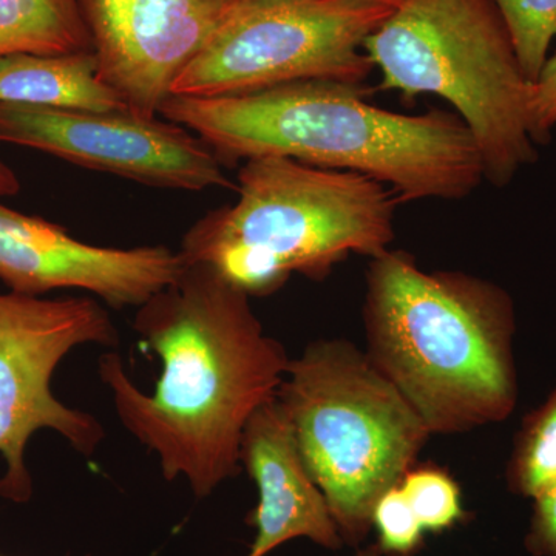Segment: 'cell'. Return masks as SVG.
Returning a JSON list of instances; mask_svg holds the SVG:
<instances>
[{
    "label": "cell",
    "mask_w": 556,
    "mask_h": 556,
    "mask_svg": "<svg viewBox=\"0 0 556 556\" xmlns=\"http://www.w3.org/2000/svg\"><path fill=\"white\" fill-rule=\"evenodd\" d=\"M93 51L78 0H0V60Z\"/></svg>",
    "instance_id": "cell-14"
},
{
    "label": "cell",
    "mask_w": 556,
    "mask_h": 556,
    "mask_svg": "<svg viewBox=\"0 0 556 556\" xmlns=\"http://www.w3.org/2000/svg\"><path fill=\"white\" fill-rule=\"evenodd\" d=\"M399 486L426 533L445 532L466 517L459 485L444 468L416 464Z\"/></svg>",
    "instance_id": "cell-17"
},
{
    "label": "cell",
    "mask_w": 556,
    "mask_h": 556,
    "mask_svg": "<svg viewBox=\"0 0 556 556\" xmlns=\"http://www.w3.org/2000/svg\"><path fill=\"white\" fill-rule=\"evenodd\" d=\"M356 556H386V554L380 551L378 544H372V546L358 548Z\"/></svg>",
    "instance_id": "cell-22"
},
{
    "label": "cell",
    "mask_w": 556,
    "mask_h": 556,
    "mask_svg": "<svg viewBox=\"0 0 556 556\" xmlns=\"http://www.w3.org/2000/svg\"><path fill=\"white\" fill-rule=\"evenodd\" d=\"M0 102L75 112H130L118 91L102 83L94 51L2 58Z\"/></svg>",
    "instance_id": "cell-13"
},
{
    "label": "cell",
    "mask_w": 556,
    "mask_h": 556,
    "mask_svg": "<svg viewBox=\"0 0 556 556\" xmlns=\"http://www.w3.org/2000/svg\"><path fill=\"white\" fill-rule=\"evenodd\" d=\"M364 84L299 80L236 97H169L160 113L195 131L223 164L287 156L358 172L401 203L463 200L485 178L473 135L453 112L404 115L376 108Z\"/></svg>",
    "instance_id": "cell-2"
},
{
    "label": "cell",
    "mask_w": 556,
    "mask_h": 556,
    "mask_svg": "<svg viewBox=\"0 0 556 556\" xmlns=\"http://www.w3.org/2000/svg\"><path fill=\"white\" fill-rule=\"evenodd\" d=\"M556 127V53L547 58L532 86L529 104V134L535 144H547Z\"/></svg>",
    "instance_id": "cell-19"
},
{
    "label": "cell",
    "mask_w": 556,
    "mask_h": 556,
    "mask_svg": "<svg viewBox=\"0 0 556 556\" xmlns=\"http://www.w3.org/2000/svg\"><path fill=\"white\" fill-rule=\"evenodd\" d=\"M277 402L343 543L361 546L379 497L416 466L426 424L365 350L342 339L291 358Z\"/></svg>",
    "instance_id": "cell-5"
},
{
    "label": "cell",
    "mask_w": 556,
    "mask_h": 556,
    "mask_svg": "<svg viewBox=\"0 0 556 556\" xmlns=\"http://www.w3.org/2000/svg\"><path fill=\"white\" fill-rule=\"evenodd\" d=\"M241 466L258 492L257 507L249 518L257 533L247 556H266L298 538L329 551L345 544L277 399L249 420L241 441Z\"/></svg>",
    "instance_id": "cell-12"
},
{
    "label": "cell",
    "mask_w": 556,
    "mask_h": 556,
    "mask_svg": "<svg viewBox=\"0 0 556 556\" xmlns=\"http://www.w3.org/2000/svg\"><path fill=\"white\" fill-rule=\"evenodd\" d=\"M367 356L431 434L504 422L517 408L514 300L463 270H426L402 249L371 258Z\"/></svg>",
    "instance_id": "cell-3"
},
{
    "label": "cell",
    "mask_w": 556,
    "mask_h": 556,
    "mask_svg": "<svg viewBox=\"0 0 556 556\" xmlns=\"http://www.w3.org/2000/svg\"><path fill=\"white\" fill-rule=\"evenodd\" d=\"M249 299L211 269L188 265L135 318L163 362L155 391L142 393L118 354L100 358L121 424L159 456L167 481L185 477L197 497L239 473L248 422L276 401L291 361Z\"/></svg>",
    "instance_id": "cell-1"
},
{
    "label": "cell",
    "mask_w": 556,
    "mask_h": 556,
    "mask_svg": "<svg viewBox=\"0 0 556 556\" xmlns=\"http://www.w3.org/2000/svg\"><path fill=\"white\" fill-rule=\"evenodd\" d=\"M393 9L368 0H239L170 97L219 98L299 83L364 84L365 40Z\"/></svg>",
    "instance_id": "cell-7"
},
{
    "label": "cell",
    "mask_w": 556,
    "mask_h": 556,
    "mask_svg": "<svg viewBox=\"0 0 556 556\" xmlns=\"http://www.w3.org/2000/svg\"><path fill=\"white\" fill-rule=\"evenodd\" d=\"M98 75L135 115L155 118L170 87L239 0H78Z\"/></svg>",
    "instance_id": "cell-10"
},
{
    "label": "cell",
    "mask_w": 556,
    "mask_h": 556,
    "mask_svg": "<svg viewBox=\"0 0 556 556\" xmlns=\"http://www.w3.org/2000/svg\"><path fill=\"white\" fill-rule=\"evenodd\" d=\"M378 546L386 556H412L424 546L426 530L409 507L401 486H391L379 497L371 515Z\"/></svg>",
    "instance_id": "cell-18"
},
{
    "label": "cell",
    "mask_w": 556,
    "mask_h": 556,
    "mask_svg": "<svg viewBox=\"0 0 556 556\" xmlns=\"http://www.w3.org/2000/svg\"><path fill=\"white\" fill-rule=\"evenodd\" d=\"M188 268L166 247L115 249L73 239L67 230L0 204V280L13 292L89 291L113 308L148 303Z\"/></svg>",
    "instance_id": "cell-11"
},
{
    "label": "cell",
    "mask_w": 556,
    "mask_h": 556,
    "mask_svg": "<svg viewBox=\"0 0 556 556\" xmlns=\"http://www.w3.org/2000/svg\"><path fill=\"white\" fill-rule=\"evenodd\" d=\"M0 141L156 188L236 189L222 160L175 123L131 112H75L0 102Z\"/></svg>",
    "instance_id": "cell-9"
},
{
    "label": "cell",
    "mask_w": 556,
    "mask_h": 556,
    "mask_svg": "<svg viewBox=\"0 0 556 556\" xmlns=\"http://www.w3.org/2000/svg\"><path fill=\"white\" fill-rule=\"evenodd\" d=\"M20 179L13 174L10 167L0 163V197L14 195L20 192Z\"/></svg>",
    "instance_id": "cell-21"
},
{
    "label": "cell",
    "mask_w": 556,
    "mask_h": 556,
    "mask_svg": "<svg viewBox=\"0 0 556 556\" xmlns=\"http://www.w3.org/2000/svg\"><path fill=\"white\" fill-rule=\"evenodd\" d=\"M239 185V201L199 219L179 254L249 298L274 294L292 274L324 280L350 255L378 257L396 237V192L358 172L258 156Z\"/></svg>",
    "instance_id": "cell-4"
},
{
    "label": "cell",
    "mask_w": 556,
    "mask_h": 556,
    "mask_svg": "<svg viewBox=\"0 0 556 556\" xmlns=\"http://www.w3.org/2000/svg\"><path fill=\"white\" fill-rule=\"evenodd\" d=\"M380 90L434 94L466 123L485 179L507 186L536 161L529 134L532 86L495 0H402L364 43Z\"/></svg>",
    "instance_id": "cell-6"
},
{
    "label": "cell",
    "mask_w": 556,
    "mask_h": 556,
    "mask_svg": "<svg viewBox=\"0 0 556 556\" xmlns=\"http://www.w3.org/2000/svg\"><path fill=\"white\" fill-rule=\"evenodd\" d=\"M87 343H118L112 318L93 299L0 294V455L7 464L0 495L7 500H30L25 450L36 431L50 428L86 456L100 447L101 424L62 404L51 391L62 358Z\"/></svg>",
    "instance_id": "cell-8"
},
{
    "label": "cell",
    "mask_w": 556,
    "mask_h": 556,
    "mask_svg": "<svg viewBox=\"0 0 556 556\" xmlns=\"http://www.w3.org/2000/svg\"><path fill=\"white\" fill-rule=\"evenodd\" d=\"M532 501L526 551L532 556H556V479Z\"/></svg>",
    "instance_id": "cell-20"
},
{
    "label": "cell",
    "mask_w": 556,
    "mask_h": 556,
    "mask_svg": "<svg viewBox=\"0 0 556 556\" xmlns=\"http://www.w3.org/2000/svg\"><path fill=\"white\" fill-rule=\"evenodd\" d=\"M522 72L535 84L556 38V0H495Z\"/></svg>",
    "instance_id": "cell-16"
},
{
    "label": "cell",
    "mask_w": 556,
    "mask_h": 556,
    "mask_svg": "<svg viewBox=\"0 0 556 556\" xmlns=\"http://www.w3.org/2000/svg\"><path fill=\"white\" fill-rule=\"evenodd\" d=\"M368 2H375L379 3V5H386L388 9H396L399 3L402 2V0H368Z\"/></svg>",
    "instance_id": "cell-23"
},
{
    "label": "cell",
    "mask_w": 556,
    "mask_h": 556,
    "mask_svg": "<svg viewBox=\"0 0 556 556\" xmlns=\"http://www.w3.org/2000/svg\"><path fill=\"white\" fill-rule=\"evenodd\" d=\"M556 479V386L522 420L506 468L508 490L535 500Z\"/></svg>",
    "instance_id": "cell-15"
}]
</instances>
